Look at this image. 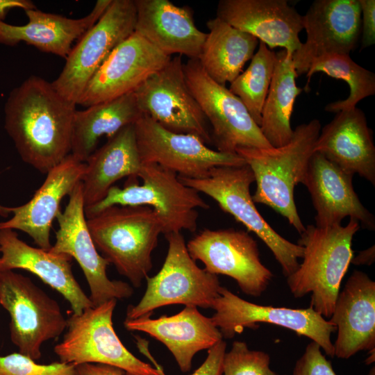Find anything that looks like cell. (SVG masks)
<instances>
[{
  "label": "cell",
  "mask_w": 375,
  "mask_h": 375,
  "mask_svg": "<svg viewBox=\"0 0 375 375\" xmlns=\"http://www.w3.org/2000/svg\"><path fill=\"white\" fill-rule=\"evenodd\" d=\"M124 372L116 367L99 364L84 363L75 365V375H124Z\"/></svg>",
  "instance_id": "f35d334b"
},
{
  "label": "cell",
  "mask_w": 375,
  "mask_h": 375,
  "mask_svg": "<svg viewBox=\"0 0 375 375\" xmlns=\"http://www.w3.org/2000/svg\"><path fill=\"white\" fill-rule=\"evenodd\" d=\"M374 351L375 349L369 351L370 355L365 360V362L367 364H371L374 362Z\"/></svg>",
  "instance_id": "b9f144b4"
},
{
  "label": "cell",
  "mask_w": 375,
  "mask_h": 375,
  "mask_svg": "<svg viewBox=\"0 0 375 375\" xmlns=\"http://www.w3.org/2000/svg\"><path fill=\"white\" fill-rule=\"evenodd\" d=\"M76 105L35 75L10 92L5 129L24 162L47 174L70 154Z\"/></svg>",
  "instance_id": "6da1fadb"
},
{
  "label": "cell",
  "mask_w": 375,
  "mask_h": 375,
  "mask_svg": "<svg viewBox=\"0 0 375 375\" xmlns=\"http://www.w3.org/2000/svg\"><path fill=\"white\" fill-rule=\"evenodd\" d=\"M306 40L293 53L298 76L311 62L331 54H349L360 38L361 11L358 0H315L303 15Z\"/></svg>",
  "instance_id": "e0dca14e"
},
{
  "label": "cell",
  "mask_w": 375,
  "mask_h": 375,
  "mask_svg": "<svg viewBox=\"0 0 375 375\" xmlns=\"http://www.w3.org/2000/svg\"><path fill=\"white\" fill-rule=\"evenodd\" d=\"M85 162L71 153L47 173L42 185L26 203L17 207L0 205V215L12 214L0 222V229L19 230L28 234L40 249L49 251L52 223L61 211L60 203L81 182Z\"/></svg>",
  "instance_id": "d6986e66"
},
{
  "label": "cell",
  "mask_w": 375,
  "mask_h": 375,
  "mask_svg": "<svg viewBox=\"0 0 375 375\" xmlns=\"http://www.w3.org/2000/svg\"><path fill=\"white\" fill-rule=\"evenodd\" d=\"M94 245L119 274L135 287L141 286L152 268L151 253L163 225L149 206L108 207L87 219Z\"/></svg>",
  "instance_id": "277c9868"
},
{
  "label": "cell",
  "mask_w": 375,
  "mask_h": 375,
  "mask_svg": "<svg viewBox=\"0 0 375 375\" xmlns=\"http://www.w3.org/2000/svg\"><path fill=\"white\" fill-rule=\"evenodd\" d=\"M181 56L151 75L135 91L146 115L166 129L191 134L212 144L208 121L186 83Z\"/></svg>",
  "instance_id": "4fadbf2b"
},
{
  "label": "cell",
  "mask_w": 375,
  "mask_h": 375,
  "mask_svg": "<svg viewBox=\"0 0 375 375\" xmlns=\"http://www.w3.org/2000/svg\"><path fill=\"white\" fill-rule=\"evenodd\" d=\"M269 356L251 350L244 342L234 341L222 362V375H276L269 367Z\"/></svg>",
  "instance_id": "836d02e7"
},
{
  "label": "cell",
  "mask_w": 375,
  "mask_h": 375,
  "mask_svg": "<svg viewBox=\"0 0 375 375\" xmlns=\"http://www.w3.org/2000/svg\"><path fill=\"white\" fill-rule=\"evenodd\" d=\"M68 203L58 215V228L56 242L49 250L56 254H65L74 258L82 269L90 289L93 306L110 299H124L133 293L127 283L110 280L106 268L109 262L99 253L91 237L83 197L82 183L69 195Z\"/></svg>",
  "instance_id": "2e32d148"
},
{
  "label": "cell",
  "mask_w": 375,
  "mask_h": 375,
  "mask_svg": "<svg viewBox=\"0 0 375 375\" xmlns=\"http://www.w3.org/2000/svg\"><path fill=\"white\" fill-rule=\"evenodd\" d=\"M0 375H75V365L55 362L38 364L20 353L0 356Z\"/></svg>",
  "instance_id": "e575fe53"
},
{
  "label": "cell",
  "mask_w": 375,
  "mask_h": 375,
  "mask_svg": "<svg viewBox=\"0 0 375 375\" xmlns=\"http://www.w3.org/2000/svg\"><path fill=\"white\" fill-rule=\"evenodd\" d=\"M353 176L314 151L302 183L307 188L316 211L315 226L341 224L344 217H349L361 227L375 230V217L356 193Z\"/></svg>",
  "instance_id": "44dd1931"
},
{
  "label": "cell",
  "mask_w": 375,
  "mask_h": 375,
  "mask_svg": "<svg viewBox=\"0 0 375 375\" xmlns=\"http://www.w3.org/2000/svg\"><path fill=\"white\" fill-rule=\"evenodd\" d=\"M171 58L134 31L94 74L77 104L89 107L134 92Z\"/></svg>",
  "instance_id": "ac0fdd59"
},
{
  "label": "cell",
  "mask_w": 375,
  "mask_h": 375,
  "mask_svg": "<svg viewBox=\"0 0 375 375\" xmlns=\"http://www.w3.org/2000/svg\"><path fill=\"white\" fill-rule=\"evenodd\" d=\"M322 72L334 78L345 81L349 88V96L343 100L327 104L325 110L338 112L356 107L361 100L375 94V74L354 62L349 54L326 55L314 60L306 74L304 86L306 92L314 74Z\"/></svg>",
  "instance_id": "1f68e13d"
},
{
  "label": "cell",
  "mask_w": 375,
  "mask_h": 375,
  "mask_svg": "<svg viewBox=\"0 0 375 375\" xmlns=\"http://www.w3.org/2000/svg\"><path fill=\"white\" fill-rule=\"evenodd\" d=\"M216 17L272 50L281 47L293 55L302 43L303 15L287 0H221Z\"/></svg>",
  "instance_id": "ffe728a7"
},
{
  "label": "cell",
  "mask_w": 375,
  "mask_h": 375,
  "mask_svg": "<svg viewBox=\"0 0 375 375\" xmlns=\"http://www.w3.org/2000/svg\"><path fill=\"white\" fill-rule=\"evenodd\" d=\"M361 11L360 51L375 43V1L358 0Z\"/></svg>",
  "instance_id": "74e56055"
},
{
  "label": "cell",
  "mask_w": 375,
  "mask_h": 375,
  "mask_svg": "<svg viewBox=\"0 0 375 375\" xmlns=\"http://www.w3.org/2000/svg\"><path fill=\"white\" fill-rule=\"evenodd\" d=\"M226 343L222 340L208 349V356L202 365L191 375H222V362L226 353ZM151 361L160 375H166L163 368L153 358Z\"/></svg>",
  "instance_id": "8d00e7d4"
},
{
  "label": "cell",
  "mask_w": 375,
  "mask_h": 375,
  "mask_svg": "<svg viewBox=\"0 0 375 375\" xmlns=\"http://www.w3.org/2000/svg\"><path fill=\"white\" fill-rule=\"evenodd\" d=\"M143 113L134 92L110 101L76 110L72 125L71 154L85 162L97 149L100 138H110L124 127L134 124Z\"/></svg>",
  "instance_id": "f1b7e54d"
},
{
  "label": "cell",
  "mask_w": 375,
  "mask_h": 375,
  "mask_svg": "<svg viewBox=\"0 0 375 375\" xmlns=\"http://www.w3.org/2000/svg\"><path fill=\"white\" fill-rule=\"evenodd\" d=\"M350 218L343 226L308 225L297 244L303 247L302 262L287 278L295 298L311 294L310 304L323 317H331L340 288L353 258L352 240L360 229Z\"/></svg>",
  "instance_id": "3957f363"
},
{
  "label": "cell",
  "mask_w": 375,
  "mask_h": 375,
  "mask_svg": "<svg viewBox=\"0 0 375 375\" xmlns=\"http://www.w3.org/2000/svg\"><path fill=\"white\" fill-rule=\"evenodd\" d=\"M297 76L292 54L285 49L276 52L274 74L259 126L262 135L274 148L288 144L293 136L291 116L295 100L303 91L297 85Z\"/></svg>",
  "instance_id": "4dcf8cb0"
},
{
  "label": "cell",
  "mask_w": 375,
  "mask_h": 375,
  "mask_svg": "<svg viewBox=\"0 0 375 375\" xmlns=\"http://www.w3.org/2000/svg\"><path fill=\"white\" fill-rule=\"evenodd\" d=\"M186 245L192 258L202 262L207 272L233 278L247 295L260 297L273 278L260 260L256 241L243 230L206 228Z\"/></svg>",
  "instance_id": "9a60e30c"
},
{
  "label": "cell",
  "mask_w": 375,
  "mask_h": 375,
  "mask_svg": "<svg viewBox=\"0 0 375 375\" xmlns=\"http://www.w3.org/2000/svg\"><path fill=\"white\" fill-rule=\"evenodd\" d=\"M165 236L168 251L162 268L155 276L146 278L144 294L136 305L128 306L125 319L151 315L158 308L174 304L211 308L219 294L217 275L199 267L181 233Z\"/></svg>",
  "instance_id": "52a82bcc"
},
{
  "label": "cell",
  "mask_w": 375,
  "mask_h": 375,
  "mask_svg": "<svg viewBox=\"0 0 375 375\" xmlns=\"http://www.w3.org/2000/svg\"><path fill=\"white\" fill-rule=\"evenodd\" d=\"M322 126L317 119L296 127L292 140L278 148H239L252 170L256 189L253 202L272 208L301 234L306 226L294 201L295 186L302 183Z\"/></svg>",
  "instance_id": "7a4b0ae2"
},
{
  "label": "cell",
  "mask_w": 375,
  "mask_h": 375,
  "mask_svg": "<svg viewBox=\"0 0 375 375\" xmlns=\"http://www.w3.org/2000/svg\"><path fill=\"white\" fill-rule=\"evenodd\" d=\"M320 131L314 151L374 186L375 146L363 111L357 107L340 111Z\"/></svg>",
  "instance_id": "cb8c5ba5"
},
{
  "label": "cell",
  "mask_w": 375,
  "mask_h": 375,
  "mask_svg": "<svg viewBox=\"0 0 375 375\" xmlns=\"http://www.w3.org/2000/svg\"><path fill=\"white\" fill-rule=\"evenodd\" d=\"M330 318L337 331L335 356L348 359L375 349V282L354 270L339 292Z\"/></svg>",
  "instance_id": "7402d4cb"
},
{
  "label": "cell",
  "mask_w": 375,
  "mask_h": 375,
  "mask_svg": "<svg viewBox=\"0 0 375 375\" xmlns=\"http://www.w3.org/2000/svg\"><path fill=\"white\" fill-rule=\"evenodd\" d=\"M293 375H337L319 344L312 341L297 361Z\"/></svg>",
  "instance_id": "d590c367"
},
{
  "label": "cell",
  "mask_w": 375,
  "mask_h": 375,
  "mask_svg": "<svg viewBox=\"0 0 375 375\" xmlns=\"http://www.w3.org/2000/svg\"><path fill=\"white\" fill-rule=\"evenodd\" d=\"M211 308L210 317L222 337L231 339L244 328H256L258 323H269L290 329L319 345L326 355L333 358L334 347L331 336L335 326L310 306L305 309L262 306L247 301L226 288L222 287Z\"/></svg>",
  "instance_id": "7c38bea8"
},
{
  "label": "cell",
  "mask_w": 375,
  "mask_h": 375,
  "mask_svg": "<svg viewBox=\"0 0 375 375\" xmlns=\"http://www.w3.org/2000/svg\"><path fill=\"white\" fill-rule=\"evenodd\" d=\"M178 176L185 185L214 199L223 211L262 240L281 265L285 277L297 270L303 248L279 235L258 212L250 193V186L255 178L247 163L241 166L216 167L201 178Z\"/></svg>",
  "instance_id": "8992f818"
},
{
  "label": "cell",
  "mask_w": 375,
  "mask_h": 375,
  "mask_svg": "<svg viewBox=\"0 0 375 375\" xmlns=\"http://www.w3.org/2000/svg\"><path fill=\"white\" fill-rule=\"evenodd\" d=\"M0 272L20 269L33 273L58 292L74 314L93 306L73 274L69 256L31 247L11 229H0Z\"/></svg>",
  "instance_id": "603a6c76"
},
{
  "label": "cell",
  "mask_w": 375,
  "mask_h": 375,
  "mask_svg": "<svg viewBox=\"0 0 375 375\" xmlns=\"http://www.w3.org/2000/svg\"><path fill=\"white\" fill-rule=\"evenodd\" d=\"M135 32L162 53L198 58L207 33L197 28L188 6L169 0H134Z\"/></svg>",
  "instance_id": "d4e9b609"
},
{
  "label": "cell",
  "mask_w": 375,
  "mask_h": 375,
  "mask_svg": "<svg viewBox=\"0 0 375 375\" xmlns=\"http://www.w3.org/2000/svg\"><path fill=\"white\" fill-rule=\"evenodd\" d=\"M188 86L211 125L216 150L236 153L239 148H272L242 101L212 80L198 58L183 65Z\"/></svg>",
  "instance_id": "30bf717a"
},
{
  "label": "cell",
  "mask_w": 375,
  "mask_h": 375,
  "mask_svg": "<svg viewBox=\"0 0 375 375\" xmlns=\"http://www.w3.org/2000/svg\"><path fill=\"white\" fill-rule=\"evenodd\" d=\"M116 304V299H110L79 315L73 313L62 340L53 348L55 353L60 362L74 365L99 363L118 367L126 375H160L155 367L131 353L117 336L112 324Z\"/></svg>",
  "instance_id": "ba28073f"
},
{
  "label": "cell",
  "mask_w": 375,
  "mask_h": 375,
  "mask_svg": "<svg viewBox=\"0 0 375 375\" xmlns=\"http://www.w3.org/2000/svg\"><path fill=\"white\" fill-rule=\"evenodd\" d=\"M141 167L135 124H131L108 138L86 160L81 181L85 208L103 200L118 180L136 178Z\"/></svg>",
  "instance_id": "83f0119b"
},
{
  "label": "cell",
  "mask_w": 375,
  "mask_h": 375,
  "mask_svg": "<svg viewBox=\"0 0 375 375\" xmlns=\"http://www.w3.org/2000/svg\"><path fill=\"white\" fill-rule=\"evenodd\" d=\"M134 0H112L99 20L78 40L51 82L64 98L77 104L87 84L110 53L135 31Z\"/></svg>",
  "instance_id": "8fae6325"
},
{
  "label": "cell",
  "mask_w": 375,
  "mask_h": 375,
  "mask_svg": "<svg viewBox=\"0 0 375 375\" xmlns=\"http://www.w3.org/2000/svg\"><path fill=\"white\" fill-rule=\"evenodd\" d=\"M0 304L10 317L12 342L34 360L41 358L44 342L67 328V319L58 302L14 270L0 272Z\"/></svg>",
  "instance_id": "9c48e42d"
},
{
  "label": "cell",
  "mask_w": 375,
  "mask_h": 375,
  "mask_svg": "<svg viewBox=\"0 0 375 375\" xmlns=\"http://www.w3.org/2000/svg\"><path fill=\"white\" fill-rule=\"evenodd\" d=\"M151 315L125 319L128 331H141L162 342L174 357L180 369L188 372L194 355L208 349L223 340L210 317L202 315L197 307L185 306L178 313L151 319Z\"/></svg>",
  "instance_id": "484cf974"
},
{
  "label": "cell",
  "mask_w": 375,
  "mask_h": 375,
  "mask_svg": "<svg viewBox=\"0 0 375 375\" xmlns=\"http://www.w3.org/2000/svg\"><path fill=\"white\" fill-rule=\"evenodd\" d=\"M375 260L374 245L362 250L355 257L352 258L351 263L356 265H371Z\"/></svg>",
  "instance_id": "60d3db41"
},
{
  "label": "cell",
  "mask_w": 375,
  "mask_h": 375,
  "mask_svg": "<svg viewBox=\"0 0 375 375\" xmlns=\"http://www.w3.org/2000/svg\"><path fill=\"white\" fill-rule=\"evenodd\" d=\"M0 250H1V248H0Z\"/></svg>",
  "instance_id": "7bdbcfd3"
},
{
  "label": "cell",
  "mask_w": 375,
  "mask_h": 375,
  "mask_svg": "<svg viewBox=\"0 0 375 375\" xmlns=\"http://www.w3.org/2000/svg\"><path fill=\"white\" fill-rule=\"evenodd\" d=\"M15 8H22L24 11L36 8L29 0H0V21H3L8 12Z\"/></svg>",
  "instance_id": "ab89813d"
},
{
  "label": "cell",
  "mask_w": 375,
  "mask_h": 375,
  "mask_svg": "<svg viewBox=\"0 0 375 375\" xmlns=\"http://www.w3.org/2000/svg\"><path fill=\"white\" fill-rule=\"evenodd\" d=\"M209 30L198 60L207 74L226 86L242 72L253 56L259 40L217 17L210 19Z\"/></svg>",
  "instance_id": "f546056e"
},
{
  "label": "cell",
  "mask_w": 375,
  "mask_h": 375,
  "mask_svg": "<svg viewBox=\"0 0 375 375\" xmlns=\"http://www.w3.org/2000/svg\"><path fill=\"white\" fill-rule=\"evenodd\" d=\"M135 133L142 164H156L179 176L201 178L216 167L246 164L238 153L214 150L197 136L170 131L144 115Z\"/></svg>",
  "instance_id": "5bb4252c"
},
{
  "label": "cell",
  "mask_w": 375,
  "mask_h": 375,
  "mask_svg": "<svg viewBox=\"0 0 375 375\" xmlns=\"http://www.w3.org/2000/svg\"><path fill=\"white\" fill-rule=\"evenodd\" d=\"M112 0H98L92 10L79 19L40 10H25L28 22L12 25L0 21V44L14 46L21 42L39 50L66 58L73 42L80 39L105 13Z\"/></svg>",
  "instance_id": "4316f807"
},
{
  "label": "cell",
  "mask_w": 375,
  "mask_h": 375,
  "mask_svg": "<svg viewBox=\"0 0 375 375\" xmlns=\"http://www.w3.org/2000/svg\"><path fill=\"white\" fill-rule=\"evenodd\" d=\"M138 177L143 183L131 182L123 188L112 186L100 202L85 208L89 219L112 206H149L162 220L163 234L197 227L198 208L210 206L199 192L183 183L178 175L156 164H142Z\"/></svg>",
  "instance_id": "5b68a950"
},
{
  "label": "cell",
  "mask_w": 375,
  "mask_h": 375,
  "mask_svg": "<svg viewBox=\"0 0 375 375\" xmlns=\"http://www.w3.org/2000/svg\"><path fill=\"white\" fill-rule=\"evenodd\" d=\"M276 62V52L259 41L258 48L248 67L230 83L228 90L245 106L253 121L260 126Z\"/></svg>",
  "instance_id": "d6a6232c"
}]
</instances>
